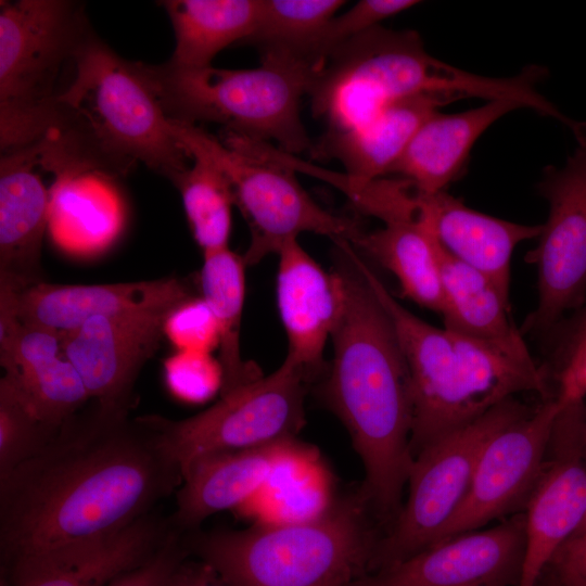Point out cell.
Listing matches in <instances>:
<instances>
[{"mask_svg": "<svg viewBox=\"0 0 586 586\" xmlns=\"http://www.w3.org/2000/svg\"><path fill=\"white\" fill-rule=\"evenodd\" d=\"M180 467L144 416L93 403L0 480L1 584L111 537L181 485Z\"/></svg>", "mask_w": 586, "mask_h": 586, "instance_id": "1", "label": "cell"}, {"mask_svg": "<svg viewBox=\"0 0 586 586\" xmlns=\"http://www.w3.org/2000/svg\"><path fill=\"white\" fill-rule=\"evenodd\" d=\"M348 260L352 266L340 270L344 306L331 335L333 358L322 393L362 461L360 499L395 521L413 461L410 378L387 311Z\"/></svg>", "mask_w": 586, "mask_h": 586, "instance_id": "2", "label": "cell"}, {"mask_svg": "<svg viewBox=\"0 0 586 586\" xmlns=\"http://www.w3.org/2000/svg\"><path fill=\"white\" fill-rule=\"evenodd\" d=\"M367 509L357 496L308 520L184 536L190 553L231 586H345L378 544Z\"/></svg>", "mask_w": 586, "mask_h": 586, "instance_id": "3", "label": "cell"}, {"mask_svg": "<svg viewBox=\"0 0 586 586\" xmlns=\"http://www.w3.org/2000/svg\"><path fill=\"white\" fill-rule=\"evenodd\" d=\"M56 105L60 122L114 177L125 176L140 162L173 182L191 163L140 62L123 59L95 34L78 52Z\"/></svg>", "mask_w": 586, "mask_h": 586, "instance_id": "4", "label": "cell"}, {"mask_svg": "<svg viewBox=\"0 0 586 586\" xmlns=\"http://www.w3.org/2000/svg\"><path fill=\"white\" fill-rule=\"evenodd\" d=\"M486 90L485 77L433 58L415 30L379 25L331 52L310 76L307 98L327 132H343L400 99L435 94L454 101L482 98Z\"/></svg>", "mask_w": 586, "mask_h": 586, "instance_id": "5", "label": "cell"}, {"mask_svg": "<svg viewBox=\"0 0 586 586\" xmlns=\"http://www.w3.org/2000/svg\"><path fill=\"white\" fill-rule=\"evenodd\" d=\"M140 66L174 122L215 123L224 128L222 136L275 142L292 155L310 150L301 116L309 73L296 63L263 59L250 69L184 68L169 62Z\"/></svg>", "mask_w": 586, "mask_h": 586, "instance_id": "6", "label": "cell"}, {"mask_svg": "<svg viewBox=\"0 0 586 586\" xmlns=\"http://www.w3.org/2000/svg\"><path fill=\"white\" fill-rule=\"evenodd\" d=\"M93 34L76 1L0 2L1 152L42 139L63 79L72 78L77 54Z\"/></svg>", "mask_w": 586, "mask_h": 586, "instance_id": "7", "label": "cell"}, {"mask_svg": "<svg viewBox=\"0 0 586 586\" xmlns=\"http://www.w3.org/2000/svg\"><path fill=\"white\" fill-rule=\"evenodd\" d=\"M171 122L184 151L208 158L228 178L234 205L250 228V244L242 255L245 266L278 254L285 242L303 232L349 244H355L365 233L357 220L333 214L316 203L291 168L228 145L196 125Z\"/></svg>", "mask_w": 586, "mask_h": 586, "instance_id": "8", "label": "cell"}, {"mask_svg": "<svg viewBox=\"0 0 586 586\" xmlns=\"http://www.w3.org/2000/svg\"><path fill=\"white\" fill-rule=\"evenodd\" d=\"M310 377L284 359L267 377L227 392L204 411L181 420L145 415L182 475L208 455L294 440L305 424L304 399Z\"/></svg>", "mask_w": 586, "mask_h": 586, "instance_id": "9", "label": "cell"}, {"mask_svg": "<svg viewBox=\"0 0 586 586\" xmlns=\"http://www.w3.org/2000/svg\"><path fill=\"white\" fill-rule=\"evenodd\" d=\"M530 409L515 397L437 438L412 461L408 498L371 563L381 569L434 545L461 506L488 441Z\"/></svg>", "mask_w": 586, "mask_h": 586, "instance_id": "10", "label": "cell"}, {"mask_svg": "<svg viewBox=\"0 0 586 586\" xmlns=\"http://www.w3.org/2000/svg\"><path fill=\"white\" fill-rule=\"evenodd\" d=\"M537 191L549 213L537 245L525 255L537 268L538 301L521 332L548 335L586 303V143L563 166L546 167Z\"/></svg>", "mask_w": 586, "mask_h": 586, "instance_id": "11", "label": "cell"}, {"mask_svg": "<svg viewBox=\"0 0 586 586\" xmlns=\"http://www.w3.org/2000/svg\"><path fill=\"white\" fill-rule=\"evenodd\" d=\"M346 256L365 277L395 328L410 378L412 457L445 434L477 419L453 337L406 309L359 258L352 246ZM481 417V416H480Z\"/></svg>", "mask_w": 586, "mask_h": 586, "instance_id": "12", "label": "cell"}, {"mask_svg": "<svg viewBox=\"0 0 586 586\" xmlns=\"http://www.w3.org/2000/svg\"><path fill=\"white\" fill-rule=\"evenodd\" d=\"M560 410L555 396L540 399L488 441L461 506L435 544L525 507L543 470Z\"/></svg>", "mask_w": 586, "mask_h": 586, "instance_id": "13", "label": "cell"}, {"mask_svg": "<svg viewBox=\"0 0 586 586\" xmlns=\"http://www.w3.org/2000/svg\"><path fill=\"white\" fill-rule=\"evenodd\" d=\"M584 402L561 407L546 459L525 504V549L517 586H534L586 517Z\"/></svg>", "mask_w": 586, "mask_h": 586, "instance_id": "14", "label": "cell"}, {"mask_svg": "<svg viewBox=\"0 0 586 586\" xmlns=\"http://www.w3.org/2000/svg\"><path fill=\"white\" fill-rule=\"evenodd\" d=\"M524 549L525 518L518 512L494 527L430 546L352 586H517Z\"/></svg>", "mask_w": 586, "mask_h": 586, "instance_id": "15", "label": "cell"}, {"mask_svg": "<svg viewBox=\"0 0 586 586\" xmlns=\"http://www.w3.org/2000/svg\"><path fill=\"white\" fill-rule=\"evenodd\" d=\"M171 310L98 316L59 333L63 354L90 399L105 409L129 411L135 383L160 347Z\"/></svg>", "mask_w": 586, "mask_h": 586, "instance_id": "16", "label": "cell"}, {"mask_svg": "<svg viewBox=\"0 0 586 586\" xmlns=\"http://www.w3.org/2000/svg\"><path fill=\"white\" fill-rule=\"evenodd\" d=\"M0 364L4 379L47 426L60 430L90 396L61 347L59 332L20 322L0 305Z\"/></svg>", "mask_w": 586, "mask_h": 586, "instance_id": "17", "label": "cell"}, {"mask_svg": "<svg viewBox=\"0 0 586 586\" xmlns=\"http://www.w3.org/2000/svg\"><path fill=\"white\" fill-rule=\"evenodd\" d=\"M191 296L176 277L91 285L41 282L17 292L0 290V305L22 323L62 333L98 316L171 310Z\"/></svg>", "mask_w": 586, "mask_h": 586, "instance_id": "18", "label": "cell"}, {"mask_svg": "<svg viewBox=\"0 0 586 586\" xmlns=\"http://www.w3.org/2000/svg\"><path fill=\"white\" fill-rule=\"evenodd\" d=\"M46 173L35 144L1 152L0 290L17 292L46 282L40 258L52 193Z\"/></svg>", "mask_w": 586, "mask_h": 586, "instance_id": "19", "label": "cell"}, {"mask_svg": "<svg viewBox=\"0 0 586 586\" xmlns=\"http://www.w3.org/2000/svg\"><path fill=\"white\" fill-rule=\"evenodd\" d=\"M277 301L289 341L285 358L315 379L324 368L323 349L344 306L341 271L327 272L297 239L279 253Z\"/></svg>", "mask_w": 586, "mask_h": 586, "instance_id": "20", "label": "cell"}, {"mask_svg": "<svg viewBox=\"0 0 586 586\" xmlns=\"http://www.w3.org/2000/svg\"><path fill=\"white\" fill-rule=\"evenodd\" d=\"M417 215L454 257L489 278L509 298L511 258L521 242L537 239L542 225H523L481 213L445 191L416 189Z\"/></svg>", "mask_w": 586, "mask_h": 586, "instance_id": "21", "label": "cell"}, {"mask_svg": "<svg viewBox=\"0 0 586 586\" xmlns=\"http://www.w3.org/2000/svg\"><path fill=\"white\" fill-rule=\"evenodd\" d=\"M294 440L222 451L194 461L176 492L171 526L186 534L199 530L211 515L241 504L266 486Z\"/></svg>", "mask_w": 586, "mask_h": 586, "instance_id": "22", "label": "cell"}, {"mask_svg": "<svg viewBox=\"0 0 586 586\" xmlns=\"http://www.w3.org/2000/svg\"><path fill=\"white\" fill-rule=\"evenodd\" d=\"M518 109L522 106L511 100L496 99L456 114L435 113L420 126L388 174L399 175L422 193L445 191L463 171L481 135Z\"/></svg>", "mask_w": 586, "mask_h": 586, "instance_id": "23", "label": "cell"}, {"mask_svg": "<svg viewBox=\"0 0 586 586\" xmlns=\"http://www.w3.org/2000/svg\"><path fill=\"white\" fill-rule=\"evenodd\" d=\"M451 100L422 94L387 104L368 124L343 132H327L309 152L315 160H335L345 175L358 182H368L388 174L407 144L441 106Z\"/></svg>", "mask_w": 586, "mask_h": 586, "instance_id": "24", "label": "cell"}, {"mask_svg": "<svg viewBox=\"0 0 586 586\" xmlns=\"http://www.w3.org/2000/svg\"><path fill=\"white\" fill-rule=\"evenodd\" d=\"M171 530L168 518L151 512L111 537L46 561L1 586H107L153 556Z\"/></svg>", "mask_w": 586, "mask_h": 586, "instance_id": "25", "label": "cell"}, {"mask_svg": "<svg viewBox=\"0 0 586 586\" xmlns=\"http://www.w3.org/2000/svg\"><path fill=\"white\" fill-rule=\"evenodd\" d=\"M435 250L444 297V328L533 361L521 330L510 318V300L489 278L454 257L436 240Z\"/></svg>", "mask_w": 586, "mask_h": 586, "instance_id": "26", "label": "cell"}, {"mask_svg": "<svg viewBox=\"0 0 586 586\" xmlns=\"http://www.w3.org/2000/svg\"><path fill=\"white\" fill-rule=\"evenodd\" d=\"M355 246L397 278L404 297L442 315L435 240L419 220L417 209L384 219L382 228L365 232Z\"/></svg>", "mask_w": 586, "mask_h": 586, "instance_id": "27", "label": "cell"}, {"mask_svg": "<svg viewBox=\"0 0 586 586\" xmlns=\"http://www.w3.org/2000/svg\"><path fill=\"white\" fill-rule=\"evenodd\" d=\"M175 33V50L168 61L184 68L212 65L225 48L242 43L252 35L262 0H165Z\"/></svg>", "mask_w": 586, "mask_h": 586, "instance_id": "28", "label": "cell"}, {"mask_svg": "<svg viewBox=\"0 0 586 586\" xmlns=\"http://www.w3.org/2000/svg\"><path fill=\"white\" fill-rule=\"evenodd\" d=\"M203 257L200 286L218 324L222 393L262 374L254 364L241 356L240 327L245 291L243 257L229 247L203 253Z\"/></svg>", "mask_w": 586, "mask_h": 586, "instance_id": "29", "label": "cell"}, {"mask_svg": "<svg viewBox=\"0 0 586 586\" xmlns=\"http://www.w3.org/2000/svg\"><path fill=\"white\" fill-rule=\"evenodd\" d=\"M122 209L107 189L76 182L52 187L49 229L64 251L90 256L105 250L117 235Z\"/></svg>", "mask_w": 586, "mask_h": 586, "instance_id": "30", "label": "cell"}, {"mask_svg": "<svg viewBox=\"0 0 586 586\" xmlns=\"http://www.w3.org/2000/svg\"><path fill=\"white\" fill-rule=\"evenodd\" d=\"M343 0H262L256 26L242 46L254 47L260 60L276 59L307 69L329 22Z\"/></svg>", "mask_w": 586, "mask_h": 586, "instance_id": "31", "label": "cell"}, {"mask_svg": "<svg viewBox=\"0 0 586 586\" xmlns=\"http://www.w3.org/2000/svg\"><path fill=\"white\" fill-rule=\"evenodd\" d=\"M173 183L179 190L193 238L203 253L228 247L231 231L232 189L226 175L196 153Z\"/></svg>", "mask_w": 586, "mask_h": 586, "instance_id": "32", "label": "cell"}, {"mask_svg": "<svg viewBox=\"0 0 586 586\" xmlns=\"http://www.w3.org/2000/svg\"><path fill=\"white\" fill-rule=\"evenodd\" d=\"M59 432L43 424L0 380V480L39 453Z\"/></svg>", "mask_w": 586, "mask_h": 586, "instance_id": "33", "label": "cell"}, {"mask_svg": "<svg viewBox=\"0 0 586 586\" xmlns=\"http://www.w3.org/2000/svg\"><path fill=\"white\" fill-rule=\"evenodd\" d=\"M558 333L551 361L544 365L555 383L559 405L584 402L586 397V303L571 319L561 321L549 334Z\"/></svg>", "mask_w": 586, "mask_h": 586, "instance_id": "34", "label": "cell"}, {"mask_svg": "<svg viewBox=\"0 0 586 586\" xmlns=\"http://www.w3.org/2000/svg\"><path fill=\"white\" fill-rule=\"evenodd\" d=\"M415 0H361L336 14L324 28L310 61V75L337 47L418 4Z\"/></svg>", "mask_w": 586, "mask_h": 586, "instance_id": "35", "label": "cell"}, {"mask_svg": "<svg viewBox=\"0 0 586 586\" xmlns=\"http://www.w3.org/2000/svg\"><path fill=\"white\" fill-rule=\"evenodd\" d=\"M168 388L180 399L202 403L222 385V369L211 353L177 351L164 361Z\"/></svg>", "mask_w": 586, "mask_h": 586, "instance_id": "36", "label": "cell"}, {"mask_svg": "<svg viewBox=\"0 0 586 586\" xmlns=\"http://www.w3.org/2000/svg\"><path fill=\"white\" fill-rule=\"evenodd\" d=\"M164 335L177 351L211 353L219 346L216 318L202 296L187 298L168 314Z\"/></svg>", "mask_w": 586, "mask_h": 586, "instance_id": "37", "label": "cell"}, {"mask_svg": "<svg viewBox=\"0 0 586 586\" xmlns=\"http://www.w3.org/2000/svg\"><path fill=\"white\" fill-rule=\"evenodd\" d=\"M190 555L183 533L173 527L164 544L143 563L119 574L107 586H167Z\"/></svg>", "mask_w": 586, "mask_h": 586, "instance_id": "38", "label": "cell"}, {"mask_svg": "<svg viewBox=\"0 0 586 586\" xmlns=\"http://www.w3.org/2000/svg\"><path fill=\"white\" fill-rule=\"evenodd\" d=\"M547 566L564 582L586 586V536H571Z\"/></svg>", "mask_w": 586, "mask_h": 586, "instance_id": "39", "label": "cell"}, {"mask_svg": "<svg viewBox=\"0 0 586 586\" xmlns=\"http://www.w3.org/2000/svg\"><path fill=\"white\" fill-rule=\"evenodd\" d=\"M167 586H231L212 566L187 559L175 570Z\"/></svg>", "mask_w": 586, "mask_h": 586, "instance_id": "40", "label": "cell"}, {"mask_svg": "<svg viewBox=\"0 0 586 586\" xmlns=\"http://www.w3.org/2000/svg\"><path fill=\"white\" fill-rule=\"evenodd\" d=\"M534 586H574L561 579L549 566L543 571Z\"/></svg>", "mask_w": 586, "mask_h": 586, "instance_id": "41", "label": "cell"}, {"mask_svg": "<svg viewBox=\"0 0 586 586\" xmlns=\"http://www.w3.org/2000/svg\"><path fill=\"white\" fill-rule=\"evenodd\" d=\"M573 535L586 536V517L584 521L582 522L581 526L578 527V530Z\"/></svg>", "mask_w": 586, "mask_h": 586, "instance_id": "42", "label": "cell"}, {"mask_svg": "<svg viewBox=\"0 0 586 586\" xmlns=\"http://www.w3.org/2000/svg\"><path fill=\"white\" fill-rule=\"evenodd\" d=\"M583 447H584V457L586 460V423H585L584 434H583Z\"/></svg>", "mask_w": 586, "mask_h": 586, "instance_id": "43", "label": "cell"}]
</instances>
